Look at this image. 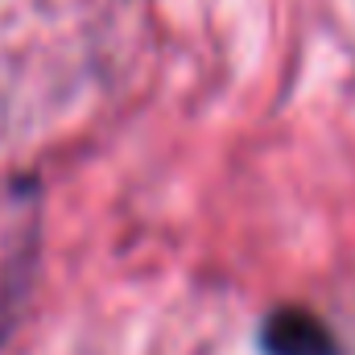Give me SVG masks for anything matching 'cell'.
Returning <instances> with one entry per match:
<instances>
[{"label": "cell", "instance_id": "obj_1", "mask_svg": "<svg viewBox=\"0 0 355 355\" xmlns=\"http://www.w3.org/2000/svg\"><path fill=\"white\" fill-rule=\"evenodd\" d=\"M261 352L265 355H343L335 331L302 306H281L261 322Z\"/></svg>", "mask_w": 355, "mask_h": 355}]
</instances>
